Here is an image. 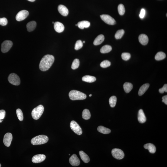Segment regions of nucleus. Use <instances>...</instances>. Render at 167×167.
<instances>
[{
    "instance_id": "1",
    "label": "nucleus",
    "mask_w": 167,
    "mask_h": 167,
    "mask_svg": "<svg viewBox=\"0 0 167 167\" xmlns=\"http://www.w3.org/2000/svg\"><path fill=\"white\" fill-rule=\"evenodd\" d=\"M54 60L55 58L53 55H45L40 63V69L44 71L48 70L53 64Z\"/></svg>"
},
{
    "instance_id": "2",
    "label": "nucleus",
    "mask_w": 167,
    "mask_h": 167,
    "mask_svg": "<svg viewBox=\"0 0 167 167\" xmlns=\"http://www.w3.org/2000/svg\"><path fill=\"white\" fill-rule=\"evenodd\" d=\"M70 99L72 100H82L86 98V95L82 92L76 90H72L69 93Z\"/></svg>"
},
{
    "instance_id": "3",
    "label": "nucleus",
    "mask_w": 167,
    "mask_h": 167,
    "mask_svg": "<svg viewBox=\"0 0 167 167\" xmlns=\"http://www.w3.org/2000/svg\"><path fill=\"white\" fill-rule=\"evenodd\" d=\"M48 137L47 136L40 135L32 138L31 142L33 145H37L45 144L48 141Z\"/></svg>"
},
{
    "instance_id": "4",
    "label": "nucleus",
    "mask_w": 167,
    "mask_h": 167,
    "mask_svg": "<svg viewBox=\"0 0 167 167\" xmlns=\"http://www.w3.org/2000/svg\"><path fill=\"white\" fill-rule=\"evenodd\" d=\"M44 111V107L42 105H40L33 109L31 114L33 118L35 120L39 119L42 115Z\"/></svg>"
},
{
    "instance_id": "5",
    "label": "nucleus",
    "mask_w": 167,
    "mask_h": 167,
    "mask_svg": "<svg viewBox=\"0 0 167 167\" xmlns=\"http://www.w3.org/2000/svg\"><path fill=\"white\" fill-rule=\"evenodd\" d=\"M8 79L9 82L13 85H18L20 84V81L19 77L14 73H12L9 75Z\"/></svg>"
},
{
    "instance_id": "6",
    "label": "nucleus",
    "mask_w": 167,
    "mask_h": 167,
    "mask_svg": "<svg viewBox=\"0 0 167 167\" xmlns=\"http://www.w3.org/2000/svg\"><path fill=\"white\" fill-rule=\"evenodd\" d=\"M71 129L76 134L80 135L82 134V128L77 122L74 121H72L70 124Z\"/></svg>"
},
{
    "instance_id": "7",
    "label": "nucleus",
    "mask_w": 167,
    "mask_h": 167,
    "mask_svg": "<svg viewBox=\"0 0 167 167\" xmlns=\"http://www.w3.org/2000/svg\"><path fill=\"white\" fill-rule=\"evenodd\" d=\"M111 154L113 157L117 159H122L125 156L123 151L120 149H113L111 151Z\"/></svg>"
},
{
    "instance_id": "8",
    "label": "nucleus",
    "mask_w": 167,
    "mask_h": 167,
    "mask_svg": "<svg viewBox=\"0 0 167 167\" xmlns=\"http://www.w3.org/2000/svg\"><path fill=\"white\" fill-rule=\"evenodd\" d=\"M13 45L12 41L6 40L4 41L1 45V50L3 53H5L9 51Z\"/></svg>"
},
{
    "instance_id": "9",
    "label": "nucleus",
    "mask_w": 167,
    "mask_h": 167,
    "mask_svg": "<svg viewBox=\"0 0 167 167\" xmlns=\"http://www.w3.org/2000/svg\"><path fill=\"white\" fill-rule=\"evenodd\" d=\"M100 17L103 21L108 24L113 25L116 24L115 20L109 15L103 14L100 16Z\"/></svg>"
},
{
    "instance_id": "10",
    "label": "nucleus",
    "mask_w": 167,
    "mask_h": 167,
    "mask_svg": "<svg viewBox=\"0 0 167 167\" xmlns=\"http://www.w3.org/2000/svg\"><path fill=\"white\" fill-rule=\"evenodd\" d=\"M29 15V12L26 10L20 11L16 16V18L17 21H22L26 19Z\"/></svg>"
},
{
    "instance_id": "11",
    "label": "nucleus",
    "mask_w": 167,
    "mask_h": 167,
    "mask_svg": "<svg viewBox=\"0 0 167 167\" xmlns=\"http://www.w3.org/2000/svg\"><path fill=\"white\" fill-rule=\"evenodd\" d=\"M12 140V134L10 133H6L4 136L3 143L7 147H9L10 146Z\"/></svg>"
},
{
    "instance_id": "12",
    "label": "nucleus",
    "mask_w": 167,
    "mask_h": 167,
    "mask_svg": "<svg viewBox=\"0 0 167 167\" xmlns=\"http://www.w3.org/2000/svg\"><path fill=\"white\" fill-rule=\"evenodd\" d=\"M70 164L73 166H78L80 163V160L76 154H74L69 159Z\"/></svg>"
},
{
    "instance_id": "13",
    "label": "nucleus",
    "mask_w": 167,
    "mask_h": 167,
    "mask_svg": "<svg viewBox=\"0 0 167 167\" xmlns=\"http://www.w3.org/2000/svg\"><path fill=\"white\" fill-rule=\"evenodd\" d=\"M46 158L45 155L43 154H39L33 156L32 161L33 163H39L44 161Z\"/></svg>"
},
{
    "instance_id": "14",
    "label": "nucleus",
    "mask_w": 167,
    "mask_h": 167,
    "mask_svg": "<svg viewBox=\"0 0 167 167\" xmlns=\"http://www.w3.org/2000/svg\"><path fill=\"white\" fill-rule=\"evenodd\" d=\"M54 28L55 31L59 33L63 32L64 29V27L63 24L58 21L54 23Z\"/></svg>"
},
{
    "instance_id": "15",
    "label": "nucleus",
    "mask_w": 167,
    "mask_h": 167,
    "mask_svg": "<svg viewBox=\"0 0 167 167\" xmlns=\"http://www.w3.org/2000/svg\"><path fill=\"white\" fill-rule=\"evenodd\" d=\"M138 121L141 124L144 123L146 121V117L142 109L138 111Z\"/></svg>"
},
{
    "instance_id": "16",
    "label": "nucleus",
    "mask_w": 167,
    "mask_h": 167,
    "mask_svg": "<svg viewBox=\"0 0 167 167\" xmlns=\"http://www.w3.org/2000/svg\"><path fill=\"white\" fill-rule=\"evenodd\" d=\"M58 11L63 16H67L68 14V10L66 7L63 5H60L58 7Z\"/></svg>"
},
{
    "instance_id": "17",
    "label": "nucleus",
    "mask_w": 167,
    "mask_h": 167,
    "mask_svg": "<svg viewBox=\"0 0 167 167\" xmlns=\"http://www.w3.org/2000/svg\"><path fill=\"white\" fill-rule=\"evenodd\" d=\"M138 39L140 42L143 45H146L149 42L148 38L145 34H142L140 35Z\"/></svg>"
},
{
    "instance_id": "18",
    "label": "nucleus",
    "mask_w": 167,
    "mask_h": 167,
    "mask_svg": "<svg viewBox=\"0 0 167 167\" xmlns=\"http://www.w3.org/2000/svg\"><path fill=\"white\" fill-rule=\"evenodd\" d=\"M145 149L148 150L151 153H155L156 151V148L154 145L151 143H148L144 146Z\"/></svg>"
},
{
    "instance_id": "19",
    "label": "nucleus",
    "mask_w": 167,
    "mask_h": 167,
    "mask_svg": "<svg viewBox=\"0 0 167 167\" xmlns=\"http://www.w3.org/2000/svg\"><path fill=\"white\" fill-rule=\"evenodd\" d=\"M105 39L104 36L102 34L98 36L95 40L93 44L97 46L101 44L104 41Z\"/></svg>"
},
{
    "instance_id": "20",
    "label": "nucleus",
    "mask_w": 167,
    "mask_h": 167,
    "mask_svg": "<svg viewBox=\"0 0 167 167\" xmlns=\"http://www.w3.org/2000/svg\"><path fill=\"white\" fill-rule=\"evenodd\" d=\"M79 155L81 159L84 163H88L90 161V157L87 154L84 152L83 151H81L79 152Z\"/></svg>"
},
{
    "instance_id": "21",
    "label": "nucleus",
    "mask_w": 167,
    "mask_h": 167,
    "mask_svg": "<svg viewBox=\"0 0 167 167\" xmlns=\"http://www.w3.org/2000/svg\"><path fill=\"white\" fill-rule=\"evenodd\" d=\"M149 86V84L148 83L144 84L139 89L138 91V95L140 96H142L148 89Z\"/></svg>"
},
{
    "instance_id": "22",
    "label": "nucleus",
    "mask_w": 167,
    "mask_h": 167,
    "mask_svg": "<svg viewBox=\"0 0 167 167\" xmlns=\"http://www.w3.org/2000/svg\"><path fill=\"white\" fill-rule=\"evenodd\" d=\"M77 26L81 29L88 28L90 26V22L87 21H82L78 22Z\"/></svg>"
},
{
    "instance_id": "23",
    "label": "nucleus",
    "mask_w": 167,
    "mask_h": 167,
    "mask_svg": "<svg viewBox=\"0 0 167 167\" xmlns=\"http://www.w3.org/2000/svg\"><path fill=\"white\" fill-rule=\"evenodd\" d=\"M36 22L34 21H32L28 22L27 24L26 27L28 31H32L34 30L36 26Z\"/></svg>"
},
{
    "instance_id": "24",
    "label": "nucleus",
    "mask_w": 167,
    "mask_h": 167,
    "mask_svg": "<svg viewBox=\"0 0 167 167\" xmlns=\"http://www.w3.org/2000/svg\"><path fill=\"white\" fill-rule=\"evenodd\" d=\"M96 80V77L93 76L86 75L84 76L82 78V80L84 82L88 83H92Z\"/></svg>"
},
{
    "instance_id": "25",
    "label": "nucleus",
    "mask_w": 167,
    "mask_h": 167,
    "mask_svg": "<svg viewBox=\"0 0 167 167\" xmlns=\"http://www.w3.org/2000/svg\"><path fill=\"white\" fill-rule=\"evenodd\" d=\"M123 87L126 93H129L133 89V85L130 83L126 82L124 84Z\"/></svg>"
},
{
    "instance_id": "26",
    "label": "nucleus",
    "mask_w": 167,
    "mask_h": 167,
    "mask_svg": "<svg viewBox=\"0 0 167 167\" xmlns=\"http://www.w3.org/2000/svg\"><path fill=\"white\" fill-rule=\"evenodd\" d=\"M98 130L99 132L103 134H108L111 132V130L109 129L101 126H100L98 127Z\"/></svg>"
},
{
    "instance_id": "27",
    "label": "nucleus",
    "mask_w": 167,
    "mask_h": 167,
    "mask_svg": "<svg viewBox=\"0 0 167 167\" xmlns=\"http://www.w3.org/2000/svg\"><path fill=\"white\" fill-rule=\"evenodd\" d=\"M111 46L109 45H106L103 46L100 49V52L101 53L105 54L109 53L112 50Z\"/></svg>"
},
{
    "instance_id": "28",
    "label": "nucleus",
    "mask_w": 167,
    "mask_h": 167,
    "mask_svg": "<svg viewBox=\"0 0 167 167\" xmlns=\"http://www.w3.org/2000/svg\"><path fill=\"white\" fill-rule=\"evenodd\" d=\"M83 118L85 120H88L91 117V114L90 111L87 109H84L82 113Z\"/></svg>"
},
{
    "instance_id": "29",
    "label": "nucleus",
    "mask_w": 167,
    "mask_h": 167,
    "mask_svg": "<svg viewBox=\"0 0 167 167\" xmlns=\"http://www.w3.org/2000/svg\"><path fill=\"white\" fill-rule=\"evenodd\" d=\"M166 55L163 52H159L156 55L155 58L157 61H160L166 58Z\"/></svg>"
},
{
    "instance_id": "30",
    "label": "nucleus",
    "mask_w": 167,
    "mask_h": 167,
    "mask_svg": "<svg viewBox=\"0 0 167 167\" xmlns=\"http://www.w3.org/2000/svg\"><path fill=\"white\" fill-rule=\"evenodd\" d=\"M109 102L111 107H114L116 105L117 102V98L115 96H112L110 98Z\"/></svg>"
},
{
    "instance_id": "31",
    "label": "nucleus",
    "mask_w": 167,
    "mask_h": 167,
    "mask_svg": "<svg viewBox=\"0 0 167 167\" xmlns=\"http://www.w3.org/2000/svg\"><path fill=\"white\" fill-rule=\"evenodd\" d=\"M125 33V31L123 30H121L118 31L115 35V37L117 39H121Z\"/></svg>"
},
{
    "instance_id": "32",
    "label": "nucleus",
    "mask_w": 167,
    "mask_h": 167,
    "mask_svg": "<svg viewBox=\"0 0 167 167\" xmlns=\"http://www.w3.org/2000/svg\"><path fill=\"white\" fill-rule=\"evenodd\" d=\"M79 60L78 59H76L74 60L71 65V68L72 69L75 70L79 67Z\"/></svg>"
},
{
    "instance_id": "33",
    "label": "nucleus",
    "mask_w": 167,
    "mask_h": 167,
    "mask_svg": "<svg viewBox=\"0 0 167 167\" xmlns=\"http://www.w3.org/2000/svg\"><path fill=\"white\" fill-rule=\"evenodd\" d=\"M119 13L120 15H123L125 12V8L123 4H121L118 6Z\"/></svg>"
},
{
    "instance_id": "34",
    "label": "nucleus",
    "mask_w": 167,
    "mask_h": 167,
    "mask_svg": "<svg viewBox=\"0 0 167 167\" xmlns=\"http://www.w3.org/2000/svg\"><path fill=\"white\" fill-rule=\"evenodd\" d=\"M16 113L17 117L20 121H22L23 120V115L22 111L20 109L17 110Z\"/></svg>"
},
{
    "instance_id": "35",
    "label": "nucleus",
    "mask_w": 167,
    "mask_h": 167,
    "mask_svg": "<svg viewBox=\"0 0 167 167\" xmlns=\"http://www.w3.org/2000/svg\"><path fill=\"white\" fill-rule=\"evenodd\" d=\"M111 63L107 60H105L103 61L100 64V66L103 68H106L111 66Z\"/></svg>"
},
{
    "instance_id": "36",
    "label": "nucleus",
    "mask_w": 167,
    "mask_h": 167,
    "mask_svg": "<svg viewBox=\"0 0 167 167\" xmlns=\"http://www.w3.org/2000/svg\"><path fill=\"white\" fill-rule=\"evenodd\" d=\"M83 46V43L82 41L81 40H78L76 42L75 45V49L76 50H79L82 48Z\"/></svg>"
},
{
    "instance_id": "37",
    "label": "nucleus",
    "mask_w": 167,
    "mask_h": 167,
    "mask_svg": "<svg viewBox=\"0 0 167 167\" xmlns=\"http://www.w3.org/2000/svg\"><path fill=\"white\" fill-rule=\"evenodd\" d=\"M122 59L125 61H127L130 59L131 56L130 54L128 53H123L121 55Z\"/></svg>"
},
{
    "instance_id": "38",
    "label": "nucleus",
    "mask_w": 167,
    "mask_h": 167,
    "mask_svg": "<svg viewBox=\"0 0 167 167\" xmlns=\"http://www.w3.org/2000/svg\"><path fill=\"white\" fill-rule=\"evenodd\" d=\"M8 20L7 18L3 17L2 18H0V25L2 26H5L7 24Z\"/></svg>"
},
{
    "instance_id": "39",
    "label": "nucleus",
    "mask_w": 167,
    "mask_h": 167,
    "mask_svg": "<svg viewBox=\"0 0 167 167\" xmlns=\"http://www.w3.org/2000/svg\"><path fill=\"white\" fill-rule=\"evenodd\" d=\"M159 92L161 93H163L164 92H167V85L166 84H165L162 88H160L159 89Z\"/></svg>"
},
{
    "instance_id": "40",
    "label": "nucleus",
    "mask_w": 167,
    "mask_h": 167,
    "mask_svg": "<svg viewBox=\"0 0 167 167\" xmlns=\"http://www.w3.org/2000/svg\"><path fill=\"white\" fill-rule=\"evenodd\" d=\"M6 112L4 110H0V120H3L5 117Z\"/></svg>"
},
{
    "instance_id": "41",
    "label": "nucleus",
    "mask_w": 167,
    "mask_h": 167,
    "mask_svg": "<svg viewBox=\"0 0 167 167\" xmlns=\"http://www.w3.org/2000/svg\"><path fill=\"white\" fill-rule=\"evenodd\" d=\"M146 14V11L144 9H141V11L140 13L139 16L141 19L143 18L144 17Z\"/></svg>"
},
{
    "instance_id": "42",
    "label": "nucleus",
    "mask_w": 167,
    "mask_h": 167,
    "mask_svg": "<svg viewBox=\"0 0 167 167\" xmlns=\"http://www.w3.org/2000/svg\"><path fill=\"white\" fill-rule=\"evenodd\" d=\"M162 101L166 105H167V95H165L162 97Z\"/></svg>"
},
{
    "instance_id": "43",
    "label": "nucleus",
    "mask_w": 167,
    "mask_h": 167,
    "mask_svg": "<svg viewBox=\"0 0 167 167\" xmlns=\"http://www.w3.org/2000/svg\"><path fill=\"white\" fill-rule=\"evenodd\" d=\"M28 1H30V2H33L35 0H28Z\"/></svg>"
},
{
    "instance_id": "44",
    "label": "nucleus",
    "mask_w": 167,
    "mask_h": 167,
    "mask_svg": "<svg viewBox=\"0 0 167 167\" xmlns=\"http://www.w3.org/2000/svg\"><path fill=\"white\" fill-rule=\"evenodd\" d=\"M2 121H3V120H0V122H2Z\"/></svg>"
},
{
    "instance_id": "45",
    "label": "nucleus",
    "mask_w": 167,
    "mask_h": 167,
    "mask_svg": "<svg viewBox=\"0 0 167 167\" xmlns=\"http://www.w3.org/2000/svg\"><path fill=\"white\" fill-rule=\"evenodd\" d=\"M92 95L90 94V95H89V96H90V97H91L92 96Z\"/></svg>"
},
{
    "instance_id": "46",
    "label": "nucleus",
    "mask_w": 167,
    "mask_h": 167,
    "mask_svg": "<svg viewBox=\"0 0 167 167\" xmlns=\"http://www.w3.org/2000/svg\"><path fill=\"white\" fill-rule=\"evenodd\" d=\"M83 42L84 43H85V41H83Z\"/></svg>"
},
{
    "instance_id": "47",
    "label": "nucleus",
    "mask_w": 167,
    "mask_h": 167,
    "mask_svg": "<svg viewBox=\"0 0 167 167\" xmlns=\"http://www.w3.org/2000/svg\"><path fill=\"white\" fill-rule=\"evenodd\" d=\"M1 166V163H0V167Z\"/></svg>"
},
{
    "instance_id": "48",
    "label": "nucleus",
    "mask_w": 167,
    "mask_h": 167,
    "mask_svg": "<svg viewBox=\"0 0 167 167\" xmlns=\"http://www.w3.org/2000/svg\"><path fill=\"white\" fill-rule=\"evenodd\" d=\"M75 25H76V26H77V24H76Z\"/></svg>"
},
{
    "instance_id": "49",
    "label": "nucleus",
    "mask_w": 167,
    "mask_h": 167,
    "mask_svg": "<svg viewBox=\"0 0 167 167\" xmlns=\"http://www.w3.org/2000/svg\"><path fill=\"white\" fill-rule=\"evenodd\" d=\"M52 23L54 24V22H52Z\"/></svg>"
}]
</instances>
